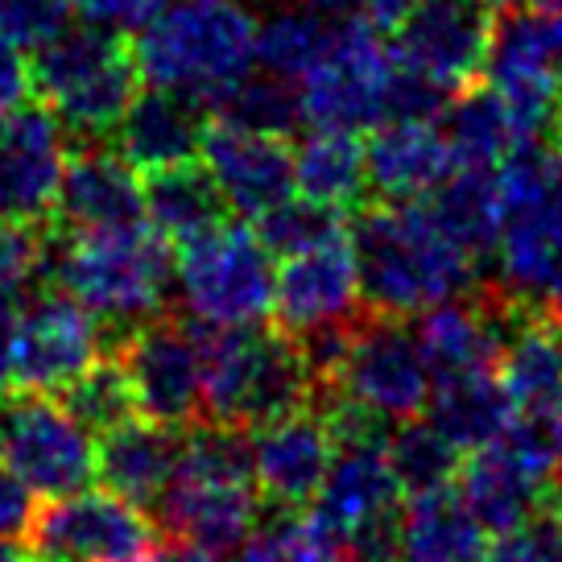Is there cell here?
Instances as JSON below:
<instances>
[{
    "mask_svg": "<svg viewBox=\"0 0 562 562\" xmlns=\"http://www.w3.org/2000/svg\"><path fill=\"white\" fill-rule=\"evenodd\" d=\"M351 257L360 299L381 315H418L435 302L480 285L475 257L442 232L418 199H381L351 220Z\"/></svg>",
    "mask_w": 562,
    "mask_h": 562,
    "instance_id": "1",
    "label": "cell"
},
{
    "mask_svg": "<svg viewBox=\"0 0 562 562\" xmlns=\"http://www.w3.org/2000/svg\"><path fill=\"white\" fill-rule=\"evenodd\" d=\"M42 278L75 302H83L121 344L133 327L170 306L175 252L161 232L140 228V224L67 232L63 240H46Z\"/></svg>",
    "mask_w": 562,
    "mask_h": 562,
    "instance_id": "2",
    "label": "cell"
},
{
    "mask_svg": "<svg viewBox=\"0 0 562 562\" xmlns=\"http://www.w3.org/2000/svg\"><path fill=\"white\" fill-rule=\"evenodd\" d=\"M505 224L496 240V281L529 311L562 315V145L517 140L492 166Z\"/></svg>",
    "mask_w": 562,
    "mask_h": 562,
    "instance_id": "3",
    "label": "cell"
},
{
    "mask_svg": "<svg viewBox=\"0 0 562 562\" xmlns=\"http://www.w3.org/2000/svg\"><path fill=\"white\" fill-rule=\"evenodd\" d=\"M140 79L215 112L257 63V18L245 0H166L133 42Z\"/></svg>",
    "mask_w": 562,
    "mask_h": 562,
    "instance_id": "4",
    "label": "cell"
},
{
    "mask_svg": "<svg viewBox=\"0 0 562 562\" xmlns=\"http://www.w3.org/2000/svg\"><path fill=\"white\" fill-rule=\"evenodd\" d=\"M199 335H203V418L252 430L315 397V376L290 331H273L261 323L245 327L199 323Z\"/></svg>",
    "mask_w": 562,
    "mask_h": 562,
    "instance_id": "5",
    "label": "cell"
},
{
    "mask_svg": "<svg viewBox=\"0 0 562 562\" xmlns=\"http://www.w3.org/2000/svg\"><path fill=\"white\" fill-rule=\"evenodd\" d=\"M137 58L116 30L83 25L42 42L30 83L75 140H104L137 95Z\"/></svg>",
    "mask_w": 562,
    "mask_h": 562,
    "instance_id": "6",
    "label": "cell"
},
{
    "mask_svg": "<svg viewBox=\"0 0 562 562\" xmlns=\"http://www.w3.org/2000/svg\"><path fill=\"white\" fill-rule=\"evenodd\" d=\"M492 91L505 100L517 140L562 145V13L513 0L496 13L484 58Z\"/></svg>",
    "mask_w": 562,
    "mask_h": 562,
    "instance_id": "7",
    "label": "cell"
},
{
    "mask_svg": "<svg viewBox=\"0 0 562 562\" xmlns=\"http://www.w3.org/2000/svg\"><path fill=\"white\" fill-rule=\"evenodd\" d=\"M175 285L191 318L207 327H245L273 311L278 269L257 232L220 220L178 245Z\"/></svg>",
    "mask_w": 562,
    "mask_h": 562,
    "instance_id": "8",
    "label": "cell"
},
{
    "mask_svg": "<svg viewBox=\"0 0 562 562\" xmlns=\"http://www.w3.org/2000/svg\"><path fill=\"white\" fill-rule=\"evenodd\" d=\"M397 83V58L389 50L369 18L335 21L327 50L315 58V67L299 79L302 116L315 128H351L364 133L389 121Z\"/></svg>",
    "mask_w": 562,
    "mask_h": 562,
    "instance_id": "9",
    "label": "cell"
},
{
    "mask_svg": "<svg viewBox=\"0 0 562 562\" xmlns=\"http://www.w3.org/2000/svg\"><path fill=\"white\" fill-rule=\"evenodd\" d=\"M25 546L37 562H145L158 526L112 488H75L34 505Z\"/></svg>",
    "mask_w": 562,
    "mask_h": 562,
    "instance_id": "10",
    "label": "cell"
},
{
    "mask_svg": "<svg viewBox=\"0 0 562 562\" xmlns=\"http://www.w3.org/2000/svg\"><path fill=\"white\" fill-rule=\"evenodd\" d=\"M430 385L435 372L414 339V327L402 315H381L364 306V315L351 327L344 364L331 385H323L318 393H335L381 422H402L426 409Z\"/></svg>",
    "mask_w": 562,
    "mask_h": 562,
    "instance_id": "11",
    "label": "cell"
},
{
    "mask_svg": "<svg viewBox=\"0 0 562 562\" xmlns=\"http://www.w3.org/2000/svg\"><path fill=\"white\" fill-rule=\"evenodd\" d=\"M554 484L559 480H554L550 435L538 426V418L521 414L492 442L475 447L456 472L459 496L488 533H501L529 517L554 492Z\"/></svg>",
    "mask_w": 562,
    "mask_h": 562,
    "instance_id": "12",
    "label": "cell"
},
{
    "mask_svg": "<svg viewBox=\"0 0 562 562\" xmlns=\"http://www.w3.org/2000/svg\"><path fill=\"white\" fill-rule=\"evenodd\" d=\"M0 456L34 496H63L95 480V442L83 422L50 393L0 405Z\"/></svg>",
    "mask_w": 562,
    "mask_h": 562,
    "instance_id": "13",
    "label": "cell"
},
{
    "mask_svg": "<svg viewBox=\"0 0 562 562\" xmlns=\"http://www.w3.org/2000/svg\"><path fill=\"white\" fill-rule=\"evenodd\" d=\"M145 418L187 430L203 418V335L191 315H154L116 344Z\"/></svg>",
    "mask_w": 562,
    "mask_h": 562,
    "instance_id": "14",
    "label": "cell"
},
{
    "mask_svg": "<svg viewBox=\"0 0 562 562\" xmlns=\"http://www.w3.org/2000/svg\"><path fill=\"white\" fill-rule=\"evenodd\" d=\"M492 25H496V9L488 0H418L393 25L389 50L402 70L456 95L480 79Z\"/></svg>",
    "mask_w": 562,
    "mask_h": 562,
    "instance_id": "15",
    "label": "cell"
},
{
    "mask_svg": "<svg viewBox=\"0 0 562 562\" xmlns=\"http://www.w3.org/2000/svg\"><path fill=\"white\" fill-rule=\"evenodd\" d=\"M104 335L108 327L83 302L50 285L46 294L13 311V331H9L13 385L30 393H58L95 356H104Z\"/></svg>",
    "mask_w": 562,
    "mask_h": 562,
    "instance_id": "16",
    "label": "cell"
},
{
    "mask_svg": "<svg viewBox=\"0 0 562 562\" xmlns=\"http://www.w3.org/2000/svg\"><path fill=\"white\" fill-rule=\"evenodd\" d=\"M67 128L46 104L21 100L0 112V215L46 224L67 170Z\"/></svg>",
    "mask_w": 562,
    "mask_h": 562,
    "instance_id": "17",
    "label": "cell"
},
{
    "mask_svg": "<svg viewBox=\"0 0 562 562\" xmlns=\"http://www.w3.org/2000/svg\"><path fill=\"white\" fill-rule=\"evenodd\" d=\"M248 447H252V480L265 492V501L273 509H302L315 501L339 439L331 414L318 402H306L252 426Z\"/></svg>",
    "mask_w": 562,
    "mask_h": 562,
    "instance_id": "18",
    "label": "cell"
},
{
    "mask_svg": "<svg viewBox=\"0 0 562 562\" xmlns=\"http://www.w3.org/2000/svg\"><path fill=\"white\" fill-rule=\"evenodd\" d=\"M261 517L257 480L187 472V468H178L170 488L154 505V526L170 542H187L207 554L240 550Z\"/></svg>",
    "mask_w": 562,
    "mask_h": 562,
    "instance_id": "19",
    "label": "cell"
},
{
    "mask_svg": "<svg viewBox=\"0 0 562 562\" xmlns=\"http://www.w3.org/2000/svg\"><path fill=\"white\" fill-rule=\"evenodd\" d=\"M203 166L215 178L224 203L240 215H261L294 194V149L285 137L257 133L245 124L215 121L203 137Z\"/></svg>",
    "mask_w": 562,
    "mask_h": 562,
    "instance_id": "20",
    "label": "cell"
},
{
    "mask_svg": "<svg viewBox=\"0 0 562 562\" xmlns=\"http://www.w3.org/2000/svg\"><path fill=\"white\" fill-rule=\"evenodd\" d=\"M360 273L351 257L348 236H335L327 245L290 252L278 269V290H273V311L281 318V331L306 335L331 323L356 318L360 306Z\"/></svg>",
    "mask_w": 562,
    "mask_h": 562,
    "instance_id": "21",
    "label": "cell"
},
{
    "mask_svg": "<svg viewBox=\"0 0 562 562\" xmlns=\"http://www.w3.org/2000/svg\"><path fill=\"white\" fill-rule=\"evenodd\" d=\"M54 220L67 232H104L128 228L145 220V182L137 166L121 149H104L100 140H79L67 158Z\"/></svg>",
    "mask_w": 562,
    "mask_h": 562,
    "instance_id": "22",
    "label": "cell"
},
{
    "mask_svg": "<svg viewBox=\"0 0 562 562\" xmlns=\"http://www.w3.org/2000/svg\"><path fill=\"white\" fill-rule=\"evenodd\" d=\"M182 459V430L154 418H124L100 435L95 475L104 488L133 501L137 509H154L161 492L170 488Z\"/></svg>",
    "mask_w": 562,
    "mask_h": 562,
    "instance_id": "23",
    "label": "cell"
},
{
    "mask_svg": "<svg viewBox=\"0 0 562 562\" xmlns=\"http://www.w3.org/2000/svg\"><path fill=\"white\" fill-rule=\"evenodd\" d=\"M112 137L124 158L145 175L161 166H178V161L199 158L207 137V108L182 91L149 88L133 95Z\"/></svg>",
    "mask_w": 562,
    "mask_h": 562,
    "instance_id": "24",
    "label": "cell"
},
{
    "mask_svg": "<svg viewBox=\"0 0 562 562\" xmlns=\"http://www.w3.org/2000/svg\"><path fill=\"white\" fill-rule=\"evenodd\" d=\"M364 161H369V187L381 199H426L456 170V154L442 137L439 121L426 116L381 121L364 145Z\"/></svg>",
    "mask_w": 562,
    "mask_h": 562,
    "instance_id": "25",
    "label": "cell"
},
{
    "mask_svg": "<svg viewBox=\"0 0 562 562\" xmlns=\"http://www.w3.org/2000/svg\"><path fill=\"white\" fill-rule=\"evenodd\" d=\"M505 393L521 418L550 422L562 414V315L526 311L496 360Z\"/></svg>",
    "mask_w": 562,
    "mask_h": 562,
    "instance_id": "26",
    "label": "cell"
},
{
    "mask_svg": "<svg viewBox=\"0 0 562 562\" xmlns=\"http://www.w3.org/2000/svg\"><path fill=\"white\" fill-rule=\"evenodd\" d=\"M484 533L456 484L409 492L402 505V559L409 562H480Z\"/></svg>",
    "mask_w": 562,
    "mask_h": 562,
    "instance_id": "27",
    "label": "cell"
},
{
    "mask_svg": "<svg viewBox=\"0 0 562 562\" xmlns=\"http://www.w3.org/2000/svg\"><path fill=\"white\" fill-rule=\"evenodd\" d=\"M426 418L439 426L459 451H475L492 442L513 418L509 393L496 369H468L451 372V376H435L430 385V402H426Z\"/></svg>",
    "mask_w": 562,
    "mask_h": 562,
    "instance_id": "28",
    "label": "cell"
},
{
    "mask_svg": "<svg viewBox=\"0 0 562 562\" xmlns=\"http://www.w3.org/2000/svg\"><path fill=\"white\" fill-rule=\"evenodd\" d=\"M145 215L154 232H161L170 245H187L199 232L215 228L228 220V203L199 158L149 170L145 178Z\"/></svg>",
    "mask_w": 562,
    "mask_h": 562,
    "instance_id": "29",
    "label": "cell"
},
{
    "mask_svg": "<svg viewBox=\"0 0 562 562\" xmlns=\"http://www.w3.org/2000/svg\"><path fill=\"white\" fill-rule=\"evenodd\" d=\"M426 207L435 211L442 232L463 252H472L475 261H484V257L496 252L505 207H501V191H496L492 166H456L435 191L426 194Z\"/></svg>",
    "mask_w": 562,
    "mask_h": 562,
    "instance_id": "30",
    "label": "cell"
},
{
    "mask_svg": "<svg viewBox=\"0 0 562 562\" xmlns=\"http://www.w3.org/2000/svg\"><path fill=\"white\" fill-rule=\"evenodd\" d=\"M294 191L323 207L348 211L369 191L364 140L351 128H315L294 154Z\"/></svg>",
    "mask_w": 562,
    "mask_h": 562,
    "instance_id": "31",
    "label": "cell"
},
{
    "mask_svg": "<svg viewBox=\"0 0 562 562\" xmlns=\"http://www.w3.org/2000/svg\"><path fill=\"white\" fill-rule=\"evenodd\" d=\"M439 128L456 154V166H496L517 145L509 108L492 88L456 91L439 112Z\"/></svg>",
    "mask_w": 562,
    "mask_h": 562,
    "instance_id": "32",
    "label": "cell"
},
{
    "mask_svg": "<svg viewBox=\"0 0 562 562\" xmlns=\"http://www.w3.org/2000/svg\"><path fill=\"white\" fill-rule=\"evenodd\" d=\"M339 18H323L306 4H285L273 9L265 21H257V63L269 75H281L290 83H299L306 70L315 67V58L327 50L331 30Z\"/></svg>",
    "mask_w": 562,
    "mask_h": 562,
    "instance_id": "33",
    "label": "cell"
},
{
    "mask_svg": "<svg viewBox=\"0 0 562 562\" xmlns=\"http://www.w3.org/2000/svg\"><path fill=\"white\" fill-rule=\"evenodd\" d=\"M245 562H360L351 554V546L323 526L315 513L302 517L299 509H278L269 521H257L240 546Z\"/></svg>",
    "mask_w": 562,
    "mask_h": 562,
    "instance_id": "34",
    "label": "cell"
},
{
    "mask_svg": "<svg viewBox=\"0 0 562 562\" xmlns=\"http://www.w3.org/2000/svg\"><path fill=\"white\" fill-rule=\"evenodd\" d=\"M385 451L405 492H426V488H439V484H456V472H459V463H463V451L442 435L435 422L422 418V414L389 422Z\"/></svg>",
    "mask_w": 562,
    "mask_h": 562,
    "instance_id": "35",
    "label": "cell"
},
{
    "mask_svg": "<svg viewBox=\"0 0 562 562\" xmlns=\"http://www.w3.org/2000/svg\"><path fill=\"white\" fill-rule=\"evenodd\" d=\"M58 402L67 405L91 435H104L112 426H121L124 418H133L137 393H133L124 360L112 351V356H95L75 381L58 389Z\"/></svg>",
    "mask_w": 562,
    "mask_h": 562,
    "instance_id": "36",
    "label": "cell"
},
{
    "mask_svg": "<svg viewBox=\"0 0 562 562\" xmlns=\"http://www.w3.org/2000/svg\"><path fill=\"white\" fill-rule=\"evenodd\" d=\"M220 121L245 124V128H257V133H273V137H285L294 133L306 116H302V95L299 83L281 79V75H245L236 88L220 100L215 108Z\"/></svg>",
    "mask_w": 562,
    "mask_h": 562,
    "instance_id": "37",
    "label": "cell"
},
{
    "mask_svg": "<svg viewBox=\"0 0 562 562\" xmlns=\"http://www.w3.org/2000/svg\"><path fill=\"white\" fill-rule=\"evenodd\" d=\"M257 236L273 257H290V252L327 245V240L348 236V232H344V211L323 207L306 194H299V199L290 194V199H281V203L257 215Z\"/></svg>",
    "mask_w": 562,
    "mask_h": 562,
    "instance_id": "38",
    "label": "cell"
},
{
    "mask_svg": "<svg viewBox=\"0 0 562 562\" xmlns=\"http://www.w3.org/2000/svg\"><path fill=\"white\" fill-rule=\"evenodd\" d=\"M480 562H562V509L554 492L517 526L501 529L496 542L484 546Z\"/></svg>",
    "mask_w": 562,
    "mask_h": 562,
    "instance_id": "39",
    "label": "cell"
},
{
    "mask_svg": "<svg viewBox=\"0 0 562 562\" xmlns=\"http://www.w3.org/2000/svg\"><path fill=\"white\" fill-rule=\"evenodd\" d=\"M42 269H46V240L37 224L0 215V299L18 302L21 294H30L34 281H42Z\"/></svg>",
    "mask_w": 562,
    "mask_h": 562,
    "instance_id": "40",
    "label": "cell"
},
{
    "mask_svg": "<svg viewBox=\"0 0 562 562\" xmlns=\"http://www.w3.org/2000/svg\"><path fill=\"white\" fill-rule=\"evenodd\" d=\"M70 0H0V34L21 50H37L42 42L67 30Z\"/></svg>",
    "mask_w": 562,
    "mask_h": 562,
    "instance_id": "41",
    "label": "cell"
},
{
    "mask_svg": "<svg viewBox=\"0 0 562 562\" xmlns=\"http://www.w3.org/2000/svg\"><path fill=\"white\" fill-rule=\"evenodd\" d=\"M161 9L166 0H70V13H79L88 25H100V30H116V34H137Z\"/></svg>",
    "mask_w": 562,
    "mask_h": 562,
    "instance_id": "42",
    "label": "cell"
},
{
    "mask_svg": "<svg viewBox=\"0 0 562 562\" xmlns=\"http://www.w3.org/2000/svg\"><path fill=\"white\" fill-rule=\"evenodd\" d=\"M30 513H34V492L9 472V463H4V456H0V538H18V533H25Z\"/></svg>",
    "mask_w": 562,
    "mask_h": 562,
    "instance_id": "43",
    "label": "cell"
},
{
    "mask_svg": "<svg viewBox=\"0 0 562 562\" xmlns=\"http://www.w3.org/2000/svg\"><path fill=\"white\" fill-rule=\"evenodd\" d=\"M30 63L21 58V46H13L9 37L0 34V112L4 108L21 104V100H30Z\"/></svg>",
    "mask_w": 562,
    "mask_h": 562,
    "instance_id": "44",
    "label": "cell"
},
{
    "mask_svg": "<svg viewBox=\"0 0 562 562\" xmlns=\"http://www.w3.org/2000/svg\"><path fill=\"white\" fill-rule=\"evenodd\" d=\"M414 4H418V0H360L364 18H369L376 30H393V25H397Z\"/></svg>",
    "mask_w": 562,
    "mask_h": 562,
    "instance_id": "45",
    "label": "cell"
},
{
    "mask_svg": "<svg viewBox=\"0 0 562 562\" xmlns=\"http://www.w3.org/2000/svg\"><path fill=\"white\" fill-rule=\"evenodd\" d=\"M9 331H13V302L0 299V397L13 381V364H9Z\"/></svg>",
    "mask_w": 562,
    "mask_h": 562,
    "instance_id": "46",
    "label": "cell"
},
{
    "mask_svg": "<svg viewBox=\"0 0 562 562\" xmlns=\"http://www.w3.org/2000/svg\"><path fill=\"white\" fill-rule=\"evenodd\" d=\"M154 562H211V554L207 550H194V546H187V542H170V538H166V546L154 550Z\"/></svg>",
    "mask_w": 562,
    "mask_h": 562,
    "instance_id": "47",
    "label": "cell"
},
{
    "mask_svg": "<svg viewBox=\"0 0 562 562\" xmlns=\"http://www.w3.org/2000/svg\"><path fill=\"white\" fill-rule=\"evenodd\" d=\"M299 4L315 9V13H323V18H348V13L360 9V0H299Z\"/></svg>",
    "mask_w": 562,
    "mask_h": 562,
    "instance_id": "48",
    "label": "cell"
},
{
    "mask_svg": "<svg viewBox=\"0 0 562 562\" xmlns=\"http://www.w3.org/2000/svg\"><path fill=\"white\" fill-rule=\"evenodd\" d=\"M0 562H37L30 554V546L18 542V538H0Z\"/></svg>",
    "mask_w": 562,
    "mask_h": 562,
    "instance_id": "49",
    "label": "cell"
},
{
    "mask_svg": "<svg viewBox=\"0 0 562 562\" xmlns=\"http://www.w3.org/2000/svg\"><path fill=\"white\" fill-rule=\"evenodd\" d=\"M550 456H554V480L562 484V414L550 418Z\"/></svg>",
    "mask_w": 562,
    "mask_h": 562,
    "instance_id": "50",
    "label": "cell"
},
{
    "mask_svg": "<svg viewBox=\"0 0 562 562\" xmlns=\"http://www.w3.org/2000/svg\"><path fill=\"white\" fill-rule=\"evenodd\" d=\"M533 4H542V9H554V13H562V0H533Z\"/></svg>",
    "mask_w": 562,
    "mask_h": 562,
    "instance_id": "51",
    "label": "cell"
},
{
    "mask_svg": "<svg viewBox=\"0 0 562 562\" xmlns=\"http://www.w3.org/2000/svg\"><path fill=\"white\" fill-rule=\"evenodd\" d=\"M492 9H505V4H513V0H488Z\"/></svg>",
    "mask_w": 562,
    "mask_h": 562,
    "instance_id": "52",
    "label": "cell"
},
{
    "mask_svg": "<svg viewBox=\"0 0 562 562\" xmlns=\"http://www.w3.org/2000/svg\"><path fill=\"white\" fill-rule=\"evenodd\" d=\"M554 501H559V509H562V484H554Z\"/></svg>",
    "mask_w": 562,
    "mask_h": 562,
    "instance_id": "53",
    "label": "cell"
},
{
    "mask_svg": "<svg viewBox=\"0 0 562 562\" xmlns=\"http://www.w3.org/2000/svg\"><path fill=\"white\" fill-rule=\"evenodd\" d=\"M397 562H409V559H397Z\"/></svg>",
    "mask_w": 562,
    "mask_h": 562,
    "instance_id": "54",
    "label": "cell"
}]
</instances>
